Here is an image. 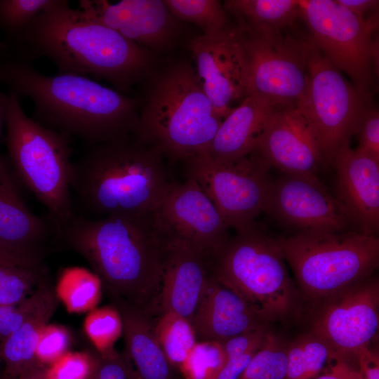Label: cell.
<instances>
[{
    "label": "cell",
    "mask_w": 379,
    "mask_h": 379,
    "mask_svg": "<svg viewBox=\"0 0 379 379\" xmlns=\"http://www.w3.org/2000/svg\"><path fill=\"white\" fill-rule=\"evenodd\" d=\"M211 277L230 289L269 325L298 314L302 297L291 277L277 238L254 222L205 253Z\"/></svg>",
    "instance_id": "cell-6"
},
{
    "label": "cell",
    "mask_w": 379,
    "mask_h": 379,
    "mask_svg": "<svg viewBox=\"0 0 379 379\" xmlns=\"http://www.w3.org/2000/svg\"><path fill=\"white\" fill-rule=\"evenodd\" d=\"M164 159L135 140L93 145L72 162L71 191L93 218L151 214L173 184Z\"/></svg>",
    "instance_id": "cell-4"
},
{
    "label": "cell",
    "mask_w": 379,
    "mask_h": 379,
    "mask_svg": "<svg viewBox=\"0 0 379 379\" xmlns=\"http://www.w3.org/2000/svg\"><path fill=\"white\" fill-rule=\"evenodd\" d=\"M6 118V95L0 91V137L1 134V128L5 124ZM4 164L0 156V165Z\"/></svg>",
    "instance_id": "cell-47"
},
{
    "label": "cell",
    "mask_w": 379,
    "mask_h": 379,
    "mask_svg": "<svg viewBox=\"0 0 379 379\" xmlns=\"http://www.w3.org/2000/svg\"><path fill=\"white\" fill-rule=\"evenodd\" d=\"M310 331L332 352L355 361L371 345L379 327V281L371 277L314 303Z\"/></svg>",
    "instance_id": "cell-13"
},
{
    "label": "cell",
    "mask_w": 379,
    "mask_h": 379,
    "mask_svg": "<svg viewBox=\"0 0 379 379\" xmlns=\"http://www.w3.org/2000/svg\"><path fill=\"white\" fill-rule=\"evenodd\" d=\"M111 301L121 314L124 354L138 379H179V371L168 360L157 340V317L121 300Z\"/></svg>",
    "instance_id": "cell-24"
},
{
    "label": "cell",
    "mask_w": 379,
    "mask_h": 379,
    "mask_svg": "<svg viewBox=\"0 0 379 379\" xmlns=\"http://www.w3.org/2000/svg\"><path fill=\"white\" fill-rule=\"evenodd\" d=\"M55 0H0V29L13 34L51 6Z\"/></svg>",
    "instance_id": "cell-36"
},
{
    "label": "cell",
    "mask_w": 379,
    "mask_h": 379,
    "mask_svg": "<svg viewBox=\"0 0 379 379\" xmlns=\"http://www.w3.org/2000/svg\"><path fill=\"white\" fill-rule=\"evenodd\" d=\"M191 322L197 341L220 343L268 326L248 302L211 277Z\"/></svg>",
    "instance_id": "cell-21"
},
{
    "label": "cell",
    "mask_w": 379,
    "mask_h": 379,
    "mask_svg": "<svg viewBox=\"0 0 379 379\" xmlns=\"http://www.w3.org/2000/svg\"><path fill=\"white\" fill-rule=\"evenodd\" d=\"M44 255L22 251L0 241V265L25 267L42 266Z\"/></svg>",
    "instance_id": "cell-42"
},
{
    "label": "cell",
    "mask_w": 379,
    "mask_h": 379,
    "mask_svg": "<svg viewBox=\"0 0 379 379\" xmlns=\"http://www.w3.org/2000/svg\"><path fill=\"white\" fill-rule=\"evenodd\" d=\"M358 379H379V354L371 345L360 350L356 357Z\"/></svg>",
    "instance_id": "cell-44"
},
{
    "label": "cell",
    "mask_w": 379,
    "mask_h": 379,
    "mask_svg": "<svg viewBox=\"0 0 379 379\" xmlns=\"http://www.w3.org/2000/svg\"><path fill=\"white\" fill-rule=\"evenodd\" d=\"M60 239L89 263L111 300L159 315L166 244L152 213L74 215Z\"/></svg>",
    "instance_id": "cell-2"
},
{
    "label": "cell",
    "mask_w": 379,
    "mask_h": 379,
    "mask_svg": "<svg viewBox=\"0 0 379 379\" xmlns=\"http://www.w3.org/2000/svg\"><path fill=\"white\" fill-rule=\"evenodd\" d=\"M226 359L222 343L197 341L178 371L182 379H215Z\"/></svg>",
    "instance_id": "cell-35"
},
{
    "label": "cell",
    "mask_w": 379,
    "mask_h": 379,
    "mask_svg": "<svg viewBox=\"0 0 379 379\" xmlns=\"http://www.w3.org/2000/svg\"><path fill=\"white\" fill-rule=\"evenodd\" d=\"M309 38L366 102L378 75V13L361 19L335 0L299 1Z\"/></svg>",
    "instance_id": "cell-9"
},
{
    "label": "cell",
    "mask_w": 379,
    "mask_h": 379,
    "mask_svg": "<svg viewBox=\"0 0 379 379\" xmlns=\"http://www.w3.org/2000/svg\"><path fill=\"white\" fill-rule=\"evenodd\" d=\"M270 332L264 326L222 343L227 359L215 379H239Z\"/></svg>",
    "instance_id": "cell-31"
},
{
    "label": "cell",
    "mask_w": 379,
    "mask_h": 379,
    "mask_svg": "<svg viewBox=\"0 0 379 379\" xmlns=\"http://www.w3.org/2000/svg\"><path fill=\"white\" fill-rule=\"evenodd\" d=\"M42 280L35 291L16 306L0 305V345L25 321L39 302L42 291Z\"/></svg>",
    "instance_id": "cell-39"
},
{
    "label": "cell",
    "mask_w": 379,
    "mask_h": 379,
    "mask_svg": "<svg viewBox=\"0 0 379 379\" xmlns=\"http://www.w3.org/2000/svg\"><path fill=\"white\" fill-rule=\"evenodd\" d=\"M337 199L351 216L354 225L364 233L379 230V159L350 145L333 158Z\"/></svg>",
    "instance_id": "cell-19"
},
{
    "label": "cell",
    "mask_w": 379,
    "mask_h": 379,
    "mask_svg": "<svg viewBox=\"0 0 379 379\" xmlns=\"http://www.w3.org/2000/svg\"><path fill=\"white\" fill-rule=\"evenodd\" d=\"M339 4L346 8L352 13L361 19L370 16L367 14L376 13L378 11L379 1L378 0H335ZM377 14V13H376ZM374 15V14H373Z\"/></svg>",
    "instance_id": "cell-45"
},
{
    "label": "cell",
    "mask_w": 379,
    "mask_h": 379,
    "mask_svg": "<svg viewBox=\"0 0 379 379\" xmlns=\"http://www.w3.org/2000/svg\"><path fill=\"white\" fill-rule=\"evenodd\" d=\"M357 149L379 159V112L368 103L361 116L356 134Z\"/></svg>",
    "instance_id": "cell-40"
},
{
    "label": "cell",
    "mask_w": 379,
    "mask_h": 379,
    "mask_svg": "<svg viewBox=\"0 0 379 379\" xmlns=\"http://www.w3.org/2000/svg\"><path fill=\"white\" fill-rule=\"evenodd\" d=\"M58 301L55 291L45 279L35 307L22 325L0 345L4 364L1 379H16L38 360L35 351L39 337L55 313Z\"/></svg>",
    "instance_id": "cell-25"
},
{
    "label": "cell",
    "mask_w": 379,
    "mask_h": 379,
    "mask_svg": "<svg viewBox=\"0 0 379 379\" xmlns=\"http://www.w3.org/2000/svg\"><path fill=\"white\" fill-rule=\"evenodd\" d=\"M43 267H25L0 265V305L16 306L45 279Z\"/></svg>",
    "instance_id": "cell-33"
},
{
    "label": "cell",
    "mask_w": 379,
    "mask_h": 379,
    "mask_svg": "<svg viewBox=\"0 0 379 379\" xmlns=\"http://www.w3.org/2000/svg\"><path fill=\"white\" fill-rule=\"evenodd\" d=\"M237 25L242 32L246 57V97L264 96L298 109L309 84L302 40L284 36L279 31L251 30Z\"/></svg>",
    "instance_id": "cell-12"
},
{
    "label": "cell",
    "mask_w": 379,
    "mask_h": 379,
    "mask_svg": "<svg viewBox=\"0 0 379 379\" xmlns=\"http://www.w3.org/2000/svg\"><path fill=\"white\" fill-rule=\"evenodd\" d=\"M286 175L317 178L324 162L318 143L300 112L279 105L267 118L252 152Z\"/></svg>",
    "instance_id": "cell-17"
},
{
    "label": "cell",
    "mask_w": 379,
    "mask_h": 379,
    "mask_svg": "<svg viewBox=\"0 0 379 379\" xmlns=\"http://www.w3.org/2000/svg\"><path fill=\"white\" fill-rule=\"evenodd\" d=\"M88 17L146 48L165 51L177 40L180 28L164 1H79Z\"/></svg>",
    "instance_id": "cell-18"
},
{
    "label": "cell",
    "mask_w": 379,
    "mask_h": 379,
    "mask_svg": "<svg viewBox=\"0 0 379 379\" xmlns=\"http://www.w3.org/2000/svg\"><path fill=\"white\" fill-rule=\"evenodd\" d=\"M0 82L32 101L34 120L93 146L129 140L135 133L140 100L88 77L44 74L30 63L0 54Z\"/></svg>",
    "instance_id": "cell-3"
},
{
    "label": "cell",
    "mask_w": 379,
    "mask_h": 379,
    "mask_svg": "<svg viewBox=\"0 0 379 379\" xmlns=\"http://www.w3.org/2000/svg\"><path fill=\"white\" fill-rule=\"evenodd\" d=\"M185 162L188 178L213 201L229 227L240 231L265 212L272 185L270 168L255 154L220 164L204 153Z\"/></svg>",
    "instance_id": "cell-11"
},
{
    "label": "cell",
    "mask_w": 379,
    "mask_h": 379,
    "mask_svg": "<svg viewBox=\"0 0 379 379\" xmlns=\"http://www.w3.org/2000/svg\"><path fill=\"white\" fill-rule=\"evenodd\" d=\"M166 244L159 315L171 312L191 321L211 280L205 253L182 244Z\"/></svg>",
    "instance_id": "cell-20"
},
{
    "label": "cell",
    "mask_w": 379,
    "mask_h": 379,
    "mask_svg": "<svg viewBox=\"0 0 379 379\" xmlns=\"http://www.w3.org/2000/svg\"><path fill=\"white\" fill-rule=\"evenodd\" d=\"M60 238L51 220L32 213L20 198L5 165L0 166V241L45 255L46 244Z\"/></svg>",
    "instance_id": "cell-23"
},
{
    "label": "cell",
    "mask_w": 379,
    "mask_h": 379,
    "mask_svg": "<svg viewBox=\"0 0 379 379\" xmlns=\"http://www.w3.org/2000/svg\"><path fill=\"white\" fill-rule=\"evenodd\" d=\"M317 379H358L356 363L331 352L327 364Z\"/></svg>",
    "instance_id": "cell-43"
},
{
    "label": "cell",
    "mask_w": 379,
    "mask_h": 379,
    "mask_svg": "<svg viewBox=\"0 0 379 379\" xmlns=\"http://www.w3.org/2000/svg\"><path fill=\"white\" fill-rule=\"evenodd\" d=\"M198 81L222 120L246 98L247 63L242 32L229 23L213 35H199L188 42Z\"/></svg>",
    "instance_id": "cell-14"
},
{
    "label": "cell",
    "mask_w": 379,
    "mask_h": 379,
    "mask_svg": "<svg viewBox=\"0 0 379 379\" xmlns=\"http://www.w3.org/2000/svg\"><path fill=\"white\" fill-rule=\"evenodd\" d=\"M223 6L237 24L251 30L282 32L301 17L299 1L229 0Z\"/></svg>",
    "instance_id": "cell-26"
},
{
    "label": "cell",
    "mask_w": 379,
    "mask_h": 379,
    "mask_svg": "<svg viewBox=\"0 0 379 379\" xmlns=\"http://www.w3.org/2000/svg\"><path fill=\"white\" fill-rule=\"evenodd\" d=\"M102 282L94 272L79 267L65 269L59 277L56 295L71 313L91 311L101 298Z\"/></svg>",
    "instance_id": "cell-27"
},
{
    "label": "cell",
    "mask_w": 379,
    "mask_h": 379,
    "mask_svg": "<svg viewBox=\"0 0 379 379\" xmlns=\"http://www.w3.org/2000/svg\"><path fill=\"white\" fill-rule=\"evenodd\" d=\"M97 355L67 352L47 368L48 379H93Z\"/></svg>",
    "instance_id": "cell-37"
},
{
    "label": "cell",
    "mask_w": 379,
    "mask_h": 379,
    "mask_svg": "<svg viewBox=\"0 0 379 379\" xmlns=\"http://www.w3.org/2000/svg\"><path fill=\"white\" fill-rule=\"evenodd\" d=\"M70 344L67 330L60 326L46 325L39 337L35 356L44 365L49 366L66 353Z\"/></svg>",
    "instance_id": "cell-38"
},
{
    "label": "cell",
    "mask_w": 379,
    "mask_h": 379,
    "mask_svg": "<svg viewBox=\"0 0 379 379\" xmlns=\"http://www.w3.org/2000/svg\"><path fill=\"white\" fill-rule=\"evenodd\" d=\"M1 363H3V361H2L1 357V354H0V365H1ZM0 379H1V375H0Z\"/></svg>",
    "instance_id": "cell-48"
},
{
    "label": "cell",
    "mask_w": 379,
    "mask_h": 379,
    "mask_svg": "<svg viewBox=\"0 0 379 379\" xmlns=\"http://www.w3.org/2000/svg\"><path fill=\"white\" fill-rule=\"evenodd\" d=\"M0 54L30 64L46 58L59 72L105 79L122 93L147 76L154 62L148 48L65 0H55L22 29L6 36Z\"/></svg>",
    "instance_id": "cell-1"
},
{
    "label": "cell",
    "mask_w": 379,
    "mask_h": 379,
    "mask_svg": "<svg viewBox=\"0 0 379 379\" xmlns=\"http://www.w3.org/2000/svg\"><path fill=\"white\" fill-rule=\"evenodd\" d=\"M152 215L159 234L168 244L206 253L227 237L225 220L191 178L182 184H172Z\"/></svg>",
    "instance_id": "cell-15"
},
{
    "label": "cell",
    "mask_w": 379,
    "mask_h": 379,
    "mask_svg": "<svg viewBox=\"0 0 379 379\" xmlns=\"http://www.w3.org/2000/svg\"><path fill=\"white\" fill-rule=\"evenodd\" d=\"M328 345L310 330L288 344L284 379H317L328 360Z\"/></svg>",
    "instance_id": "cell-28"
},
{
    "label": "cell",
    "mask_w": 379,
    "mask_h": 379,
    "mask_svg": "<svg viewBox=\"0 0 379 379\" xmlns=\"http://www.w3.org/2000/svg\"><path fill=\"white\" fill-rule=\"evenodd\" d=\"M282 105L267 97L249 95L222 121L206 152L215 162H234L255 149L263 126L276 106Z\"/></svg>",
    "instance_id": "cell-22"
},
{
    "label": "cell",
    "mask_w": 379,
    "mask_h": 379,
    "mask_svg": "<svg viewBox=\"0 0 379 379\" xmlns=\"http://www.w3.org/2000/svg\"><path fill=\"white\" fill-rule=\"evenodd\" d=\"M84 328L98 354H103L114 350V343L123 334L122 319L111 304L91 310L85 319Z\"/></svg>",
    "instance_id": "cell-34"
},
{
    "label": "cell",
    "mask_w": 379,
    "mask_h": 379,
    "mask_svg": "<svg viewBox=\"0 0 379 379\" xmlns=\"http://www.w3.org/2000/svg\"><path fill=\"white\" fill-rule=\"evenodd\" d=\"M93 379H138L124 354L113 350L103 354H97V364Z\"/></svg>",
    "instance_id": "cell-41"
},
{
    "label": "cell",
    "mask_w": 379,
    "mask_h": 379,
    "mask_svg": "<svg viewBox=\"0 0 379 379\" xmlns=\"http://www.w3.org/2000/svg\"><path fill=\"white\" fill-rule=\"evenodd\" d=\"M5 125L7 149L17 174L46 208L60 237L75 215L71 199L70 137L29 117L12 92L6 95Z\"/></svg>",
    "instance_id": "cell-7"
},
{
    "label": "cell",
    "mask_w": 379,
    "mask_h": 379,
    "mask_svg": "<svg viewBox=\"0 0 379 379\" xmlns=\"http://www.w3.org/2000/svg\"><path fill=\"white\" fill-rule=\"evenodd\" d=\"M287 346L271 331L239 379H284Z\"/></svg>",
    "instance_id": "cell-32"
},
{
    "label": "cell",
    "mask_w": 379,
    "mask_h": 379,
    "mask_svg": "<svg viewBox=\"0 0 379 379\" xmlns=\"http://www.w3.org/2000/svg\"><path fill=\"white\" fill-rule=\"evenodd\" d=\"M222 121L195 69L180 62L153 79L140 104L135 140L186 161L208 152Z\"/></svg>",
    "instance_id": "cell-5"
},
{
    "label": "cell",
    "mask_w": 379,
    "mask_h": 379,
    "mask_svg": "<svg viewBox=\"0 0 379 379\" xmlns=\"http://www.w3.org/2000/svg\"><path fill=\"white\" fill-rule=\"evenodd\" d=\"M265 212L299 232L347 230L354 222L318 178L286 175L272 182Z\"/></svg>",
    "instance_id": "cell-16"
},
{
    "label": "cell",
    "mask_w": 379,
    "mask_h": 379,
    "mask_svg": "<svg viewBox=\"0 0 379 379\" xmlns=\"http://www.w3.org/2000/svg\"><path fill=\"white\" fill-rule=\"evenodd\" d=\"M157 340L171 365L178 371L197 343L192 322L174 312H164L154 323Z\"/></svg>",
    "instance_id": "cell-29"
},
{
    "label": "cell",
    "mask_w": 379,
    "mask_h": 379,
    "mask_svg": "<svg viewBox=\"0 0 379 379\" xmlns=\"http://www.w3.org/2000/svg\"><path fill=\"white\" fill-rule=\"evenodd\" d=\"M302 295L314 303L371 277L379 239L359 230L298 232L277 238Z\"/></svg>",
    "instance_id": "cell-8"
},
{
    "label": "cell",
    "mask_w": 379,
    "mask_h": 379,
    "mask_svg": "<svg viewBox=\"0 0 379 379\" xmlns=\"http://www.w3.org/2000/svg\"><path fill=\"white\" fill-rule=\"evenodd\" d=\"M47 368L46 365L37 360L22 371L16 379H48Z\"/></svg>",
    "instance_id": "cell-46"
},
{
    "label": "cell",
    "mask_w": 379,
    "mask_h": 379,
    "mask_svg": "<svg viewBox=\"0 0 379 379\" xmlns=\"http://www.w3.org/2000/svg\"><path fill=\"white\" fill-rule=\"evenodd\" d=\"M309 84L304 102L298 108L309 124L324 162L331 164L336 154L350 145L366 105L349 82L317 48L312 40L301 39Z\"/></svg>",
    "instance_id": "cell-10"
},
{
    "label": "cell",
    "mask_w": 379,
    "mask_h": 379,
    "mask_svg": "<svg viewBox=\"0 0 379 379\" xmlns=\"http://www.w3.org/2000/svg\"><path fill=\"white\" fill-rule=\"evenodd\" d=\"M171 13L177 19L192 22L204 35H213L230 23L223 4L217 0H164Z\"/></svg>",
    "instance_id": "cell-30"
}]
</instances>
